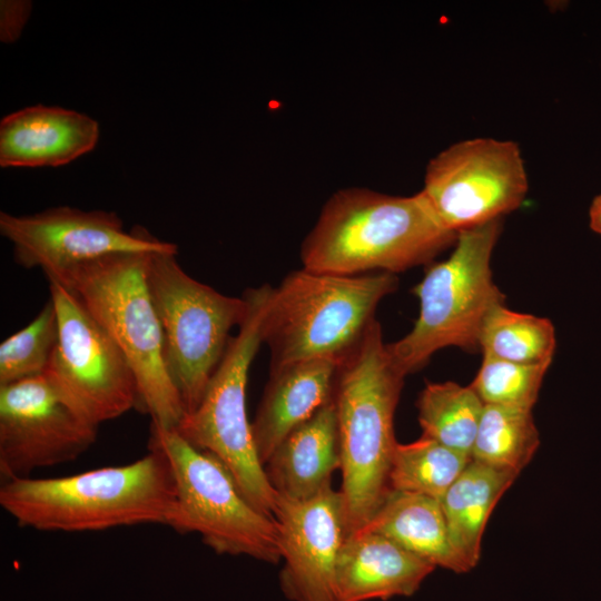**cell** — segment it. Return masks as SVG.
I'll return each mask as SVG.
<instances>
[{
	"label": "cell",
	"instance_id": "21",
	"mask_svg": "<svg viewBox=\"0 0 601 601\" xmlns=\"http://www.w3.org/2000/svg\"><path fill=\"white\" fill-rule=\"evenodd\" d=\"M416 406L422 436L471 456L484 407L471 385L427 383Z\"/></svg>",
	"mask_w": 601,
	"mask_h": 601
},
{
	"label": "cell",
	"instance_id": "7",
	"mask_svg": "<svg viewBox=\"0 0 601 601\" xmlns=\"http://www.w3.org/2000/svg\"><path fill=\"white\" fill-rule=\"evenodd\" d=\"M270 292L267 284L244 292L249 304L247 315L237 335L230 337L201 401L175 430L194 447L214 455L245 497L274 516L277 494L259 460L246 406L248 373L263 343V319Z\"/></svg>",
	"mask_w": 601,
	"mask_h": 601
},
{
	"label": "cell",
	"instance_id": "14",
	"mask_svg": "<svg viewBox=\"0 0 601 601\" xmlns=\"http://www.w3.org/2000/svg\"><path fill=\"white\" fill-rule=\"evenodd\" d=\"M274 518L285 597L290 601H335L336 564L347 536L341 492L331 485L304 501L277 496Z\"/></svg>",
	"mask_w": 601,
	"mask_h": 601
},
{
	"label": "cell",
	"instance_id": "24",
	"mask_svg": "<svg viewBox=\"0 0 601 601\" xmlns=\"http://www.w3.org/2000/svg\"><path fill=\"white\" fill-rule=\"evenodd\" d=\"M479 348L483 355L520 364H551L555 332L550 319L494 307L482 326Z\"/></svg>",
	"mask_w": 601,
	"mask_h": 601
},
{
	"label": "cell",
	"instance_id": "22",
	"mask_svg": "<svg viewBox=\"0 0 601 601\" xmlns=\"http://www.w3.org/2000/svg\"><path fill=\"white\" fill-rule=\"evenodd\" d=\"M539 445L532 411L484 404L471 460L519 474Z\"/></svg>",
	"mask_w": 601,
	"mask_h": 601
},
{
	"label": "cell",
	"instance_id": "4",
	"mask_svg": "<svg viewBox=\"0 0 601 601\" xmlns=\"http://www.w3.org/2000/svg\"><path fill=\"white\" fill-rule=\"evenodd\" d=\"M398 279L390 273L334 275L300 268L272 287L263 319L270 370L298 361L342 362L374 323L380 302Z\"/></svg>",
	"mask_w": 601,
	"mask_h": 601
},
{
	"label": "cell",
	"instance_id": "3",
	"mask_svg": "<svg viewBox=\"0 0 601 601\" xmlns=\"http://www.w3.org/2000/svg\"><path fill=\"white\" fill-rule=\"evenodd\" d=\"M404 377L378 321L339 363L333 401L347 535L368 523L391 490L388 476L397 445L393 421Z\"/></svg>",
	"mask_w": 601,
	"mask_h": 601
},
{
	"label": "cell",
	"instance_id": "12",
	"mask_svg": "<svg viewBox=\"0 0 601 601\" xmlns=\"http://www.w3.org/2000/svg\"><path fill=\"white\" fill-rule=\"evenodd\" d=\"M51 373L0 386V475L27 479L37 469L71 462L97 439Z\"/></svg>",
	"mask_w": 601,
	"mask_h": 601
},
{
	"label": "cell",
	"instance_id": "1",
	"mask_svg": "<svg viewBox=\"0 0 601 601\" xmlns=\"http://www.w3.org/2000/svg\"><path fill=\"white\" fill-rule=\"evenodd\" d=\"M457 234L439 219L422 191L393 196L338 190L325 203L300 247L303 268L334 274H396L428 264Z\"/></svg>",
	"mask_w": 601,
	"mask_h": 601
},
{
	"label": "cell",
	"instance_id": "25",
	"mask_svg": "<svg viewBox=\"0 0 601 601\" xmlns=\"http://www.w3.org/2000/svg\"><path fill=\"white\" fill-rule=\"evenodd\" d=\"M59 341V324L52 300L35 318L0 344V386L43 374Z\"/></svg>",
	"mask_w": 601,
	"mask_h": 601
},
{
	"label": "cell",
	"instance_id": "9",
	"mask_svg": "<svg viewBox=\"0 0 601 601\" xmlns=\"http://www.w3.org/2000/svg\"><path fill=\"white\" fill-rule=\"evenodd\" d=\"M148 446L162 452L171 469L176 489L173 530L199 534L219 554L280 562L275 518L245 497L214 455L194 447L175 428L155 424Z\"/></svg>",
	"mask_w": 601,
	"mask_h": 601
},
{
	"label": "cell",
	"instance_id": "19",
	"mask_svg": "<svg viewBox=\"0 0 601 601\" xmlns=\"http://www.w3.org/2000/svg\"><path fill=\"white\" fill-rule=\"evenodd\" d=\"M518 475L471 460L441 500L459 573L477 564L486 522Z\"/></svg>",
	"mask_w": 601,
	"mask_h": 601
},
{
	"label": "cell",
	"instance_id": "23",
	"mask_svg": "<svg viewBox=\"0 0 601 601\" xmlns=\"http://www.w3.org/2000/svg\"><path fill=\"white\" fill-rule=\"evenodd\" d=\"M470 461V455L425 436L406 444L397 443L390 470V489L441 501Z\"/></svg>",
	"mask_w": 601,
	"mask_h": 601
},
{
	"label": "cell",
	"instance_id": "16",
	"mask_svg": "<svg viewBox=\"0 0 601 601\" xmlns=\"http://www.w3.org/2000/svg\"><path fill=\"white\" fill-rule=\"evenodd\" d=\"M434 569L386 536L361 529L347 535L341 548L334 599L370 601L410 597Z\"/></svg>",
	"mask_w": 601,
	"mask_h": 601
},
{
	"label": "cell",
	"instance_id": "26",
	"mask_svg": "<svg viewBox=\"0 0 601 601\" xmlns=\"http://www.w3.org/2000/svg\"><path fill=\"white\" fill-rule=\"evenodd\" d=\"M551 364H520L483 355L471 384L484 404L532 411Z\"/></svg>",
	"mask_w": 601,
	"mask_h": 601
},
{
	"label": "cell",
	"instance_id": "6",
	"mask_svg": "<svg viewBox=\"0 0 601 601\" xmlns=\"http://www.w3.org/2000/svg\"><path fill=\"white\" fill-rule=\"evenodd\" d=\"M501 228L499 219L460 231L450 257L430 265L414 287L420 299L418 317L408 334L387 344L405 376L423 367L441 348H479L485 318L504 304L490 266Z\"/></svg>",
	"mask_w": 601,
	"mask_h": 601
},
{
	"label": "cell",
	"instance_id": "18",
	"mask_svg": "<svg viewBox=\"0 0 601 601\" xmlns=\"http://www.w3.org/2000/svg\"><path fill=\"white\" fill-rule=\"evenodd\" d=\"M264 470L280 497L304 501L331 486L332 474L341 470L333 398L279 443Z\"/></svg>",
	"mask_w": 601,
	"mask_h": 601
},
{
	"label": "cell",
	"instance_id": "17",
	"mask_svg": "<svg viewBox=\"0 0 601 601\" xmlns=\"http://www.w3.org/2000/svg\"><path fill=\"white\" fill-rule=\"evenodd\" d=\"M339 363L332 357H319L270 370L252 423L255 446L263 466L292 431L333 398Z\"/></svg>",
	"mask_w": 601,
	"mask_h": 601
},
{
	"label": "cell",
	"instance_id": "20",
	"mask_svg": "<svg viewBox=\"0 0 601 601\" xmlns=\"http://www.w3.org/2000/svg\"><path fill=\"white\" fill-rule=\"evenodd\" d=\"M362 529L386 536L435 568L441 566L459 573L439 500L390 490L377 511Z\"/></svg>",
	"mask_w": 601,
	"mask_h": 601
},
{
	"label": "cell",
	"instance_id": "10",
	"mask_svg": "<svg viewBox=\"0 0 601 601\" xmlns=\"http://www.w3.org/2000/svg\"><path fill=\"white\" fill-rule=\"evenodd\" d=\"M528 188L516 142L473 138L430 160L421 191L441 223L459 234L518 209Z\"/></svg>",
	"mask_w": 601,
	"mask_h": 601
},
{
	"label": "cell",
	"instance_id": "13",
	"mask_svg": "<svg viewBox=\"0 0 601 601\" xmlns=\"http://www.w3.org/2000/svg\"><path fill=\"white\" fill-rule=\"evenodd\" d=\"M0 234L12 245L16 263L41 268L47 278L108 255L119 253H177L146 228L130 231L121 218L102 209L58 206L32 215L0 213Z\"/></svg>",
	"mask_w": 601,
	"mask_h": 601
},
{
	"label": "cell",
	"instance_id": "8",
	"mask_svg": "<svg viewBox=\"0 0 601 601\" xmlns=\"http://www.w3.org/2000/svg\"><path fill=\"white\" fill-rule=\"evenodd\" d=\"M176 255L151 254L147 283L160 323L165 365L187 414L201 401L230 331L242 325L249 304L245 294L227 296L196 280Z\"/></svg>",
	"mask_w": 601,
	"mask_h": 601
},
{
	"label": "cell",
	"instance_id": "11",
	"mask_svg": "<svg viewBox=\"0 0 601 601\" xmlns=\"http://www.w3.org/2000/svg\"><path fill=\"white\" fill-rule=\"evenodd\" d=\"M48 282L59 324L48 371L95 424L124 415L138 405L137 381L127 357L73 292Z\"/></svg>",
	"mask_w": 601,
	"mask_h": 601
},
{
	"label": "cell",
	"instance_id": "27",
	"mask_svg": "<svg viewBox=\"0 0 601 601\" xmlns=\"http://www.w3.org/2000/svg\"><path fill=\"white\" fill-rule=\"evenodd\" d=\"M32 11V3L28 0L0 1V41L2 43L16 42Z\"/></svg>",
	"mask_w": 601,
	"mask_h": 601
},
{
	"label": "cell",
	"instance_id": "15",
	"mask_svg": "<svg viewBox=\"0 0 601 601\" xmlns=\"http://www.w3.org/2000/svg\"><path fill=\"white\" fill-rule=\"evenodd\" d=\"M99 136L98 121L83 112L42 104L24 107L0 121V167H61L92 151Z\"/></svg>",
	"mask_w": 601,
	"mask_h": 601
},
{
	"label": "cell",
	"instance_id": "28",
	"mask_svg": "<svg viewBox=\"0 0 601 601\" xmlns=\"http://www.w3.org/2000/svg\"><path fill=\"white\" fill-rule=\"evenodd\" d=\"M590 228L601 235V194L593 200L589 209Z\"/></svg>",
	"mask_w": 601,
	"mask_h": 601
},
{
	"label": "cell",
	"instance_id": "5",
	"mask_svg": "<svg viewBox=\"0 0 601 601\" xmlns=\"http://www.w3.org/2000/svg\"><path fill=\"white\" fill-rule=\"evenodd\" d=\"M151 254L119 253L49 277L80 299L127 357L137 381L138 406L151 424L176 428L185 411L164 361L162 334L147 283Z\"/></svg>",
	"mask_w": 601,
	"mask_h": 601
},
{
	"label": "cell",
	"instance_id": "2",
	"mask_svg": "<svg viewBox=\"0 0 601 601\" xmlns=\"http://www.w3.org/2000/svg\"><path fill=\"white\" fill-rule=\"evenodd\" d=\"M0 505L19 525L39 531L96 532L144 524L170 528L176 489L166 456L149 447L148 454L125 465L2 482Z\"/></svg>",
	"mask_w": 601,
	"mask_h": 601
}]
</instances>
